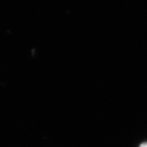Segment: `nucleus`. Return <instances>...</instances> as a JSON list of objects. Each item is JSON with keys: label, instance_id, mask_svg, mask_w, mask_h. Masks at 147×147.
I'll list each match as a JSON object with an SVG mask.
<instances>
[{"label": "nucleus", "instance_id": "1", "mask_svg": "<svg viewBox=\"0 0 147 147\" xmlns=\"http://www.w3.org/2000/svg\"><path fill=\"white\" fill-rule=\"evenodd\" d=\"M138 147H147V142H142L140 144V146Z\"/></svg>", "mask_w": 147, "mask_h": 147}]
</instances>
